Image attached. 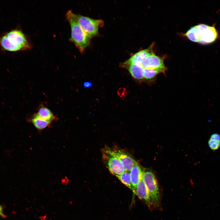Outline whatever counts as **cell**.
<instances>
[{
  "label": "cell",
  "mask_w": 220,
  "mask_h": 220,
  "mask_svg": "<svg viewBox=\"0 0 220 220\" xmlns=\"http://www.w3.org/2000/svg\"><path fill=\"white\" fill-rule=\"evenodd\" d=\"M0 46L3 52H12L31 48L26 36L18 27L3 32L0 35Z\"/></svg>",
  "instance_id": "cell-1"
},
{
  "label": "cell",
  "mask_w": 220,
  "mask_h": 220,
  "mask_svg": "<svg viewBox=\"0 0 220 220\" xmlns=\"http://www.w3.org/2000/svg\"><path fill=\"white\" fill-rule=\"evenodd\" d=\"M65 16L71 28L69 41L72 42L80 52L82 53L90 45L91 38L85 32L76 20L72 10H68Z\"/></svg>",
  "instance_id": "cell-2"
},
{
  "label": "cell",
  "mask_w": 220,
  "mask_h": 220,
  "mask_svg": "<svg viewBox=\"0 0 220 220\" xmlns=\"http://www.w3.org/2000/svg\"><path fill=\"white\" fill-rule=\"evenodd\" d=\"M142 178L153 202L154 208L160 205V198L158 183L152 171L148 170L143 171Z\"/></svg>",
  "instance_id": "cell-3"
},
{
  "label": "cell",
  "mask_w": 220,
  "mask_h": 220,
  "mask_svg": "<svg viewBox=\"0 0 220 220\" xmlns=\"http://www.w3.org/2000/svg\"><path fill=\"white\" fill-rule=\"evenodd\" d=\"M102 159L110 172L116 176L126 171L120 160L113 153L111 149L105 147L102 149Z\"/></svg>",
  "instance_id": "cell-4"
},
{
  "label": "cell",
  "mask_w": 220,
  "mask_h": 220,
  "mask_svg": "<svg viewBox=\"0 0 220 220\" xmlns=\"http://www.w3.org/2000/svg\"><path fill=\"white\" fill-rule=\"evenodd\" d=\"M73 16L83 31L90 38L97 35L99 27L103 24L101 20L94 19L74 13Z\"/></svg>",
  "instance_id": "cell-5"
},
{
  "label": "cell",
  "mask_w": 220,
  "mask_h": 220,
  "mask_svg": "<svg viewBox=\"0 0 220 220\" xmlns=\"http://www.w3.org/2000/svg\"><path fill=\"white\" fill-rule=\"evenodd\" d=\"M198 42L200 44H206L214 42L217 38L218 34L215 28L204 24L196 25Z\"/></svg>",
  "instance_id": "cell-6"
},
{
  "label": "cell",
  "mask_w": 220,
  "mask_h": 220,
  "mask_svg": "<svg viewBox=\"0 0 220 220\" xmlns=\"http://www.w3.org/2000/svg\"><path fill=\"white\" fill-rule=\"evenodd\" d=\"M141 66L144 69L153 68L162 70L166 71L163 59L158 56L154 53L147 57L142 62Z\"/></svg>",
  "instance_id": "cell-7"
},
{
  "label": "cell",
  "mask_w": 220,
  "mask_h": 220,
  "mask_svg": "<svg viewBox=\"0 0 220 220\" xmlns=\"http://www.w3.org/2000/svg\"><path fill=\"white\" fill-rule=\"evenodd\" d=\"M152 46L148 48L141 50L132 55L128 59L123 62L122 66L125 67L131 64L141 65L143 61L148 56L153 53Z\"/></svg>",
  "instance_id": "cell-8"
},
{
  "label": "cell",
  "mask_w": 220,
  "mask_h": 220,
  "mask_svg": "<svg viewBox=\"0 0 220 220\" xmlns=\"http://www.w3.org/2000/svg\"><path fill=\"white\" fill-rule=\"evenodd\" d=\"M113 154L122 162L126 171L130 172L137 162L125 151L117 148H111Z\"/></svg>",
  "instance_id": "cell-9"
},
{
  "label": "cell",
  "mask_w": 220,
  "mask_h": 220,
  "mask_svg": "<svg viewBox=\"0 0 220 220\" xmlns=\"http://www.w3.org/2000/svg\"><path fill=\"white\" fill-rule=\"evenodd\" d=\"M134 193L143 200L150 208H154L153 202L142 178L138 183Z\"/></svg>",
  "instance_id": "cell-10"
},
{
  "label": "cell",
  "mask_w": 220,
  "mask_h": 220,
  "mask_svg": "<svg viewBox=\"0 0 220 220\" xmlns=\"http://www.w3.org/2000/svg\"><path fill=\"white\" fill-rule=\"evenodd\" d=\"M142 169L138 163L134 166L130 172L132 191L134 193L138 183L142 178Z\"/></svg>",
  "instance_id": "cell-11"
},
{
  "label": "cell",
  "mask_w": 220,
  "mask_h": 220,
  "mask_svg": "<svg viewBox=\"0 0 220 220\" xmlns=\"http://www.w3.org/2000/svg\"><path fill=\"white\" fill-rule=\"evenodd\" d=\"M36 113L41 118L49 122H52L56 119V116L54 115L51 111L42 105H40L38 107Z\"/></svg>",
  "instance_id": "cell-12"
},
{
  "label": "cell",
  "mask_w": 220,
  "mask_h": 220,
  "mask_svg": "<svg viewBox=\"0 0 220 220\" xmlns=\"http://www.w3.org/2000/svg\"><path fill=\"white\" fill-rule=\"evenodd\" d=\"M125 68H127L131 76L134 79L139 80L144 79V69L141 65L136 64H131Z\"/></svg>",
  "instance_id": "cell-13"
},
{
  "label": "cell",
  "mask_w": 220,
  "mask_h": 220,
  "mask_svg": "<svg viewBox=\"0 0 220 220\" xmlns=\"http://www.w3.org/2000/svg\"><path fill=\"white\" fill-rule=\"evenodd\" d=\"M37 129L43 130L49 126L51 122L44 120L39 117L36 113L31 116L28 120Z\"/></svg>",
  "instance_id": "cell-14"
},
{
  "label": "cell",
  "mask_w": 220,
  "mask_h": 220,
  "mask_svg": "<svg viewBox=\"0 0 220 220\" xmlns=\"http://www.w3.org/2000/svg\"><path fill=\"white\" fill-rule=\"evenodd\" d=\"M165 71L160 69L145 68L144 70V78L146 80H151L154 78L158 74L163 73Z\"/></svg>",
  "instance_id": "cell-15"
},
{
  "label": "cell",
  "mask_w": 220,
  "mask_h": 220,
  "mask_svg": "<svg viewBox=\"0 0 220 220\" xmlns=\"http://www.w3.org/2000/svg\"><path fill=\"white\" fill-rule=\"evenodd\" d=\"M116 177L123 184L131 190H132L131 180L129 172L126 171L122 174L116 176Z\"/></svg>",
  "instance_id": "cell-16"
},
{
  "label": "cell",
  "mask_w": 220,
  "mask_h": 220,
  "mask_svg": "<svg viewBox=\"0 0 220 220\" xmlns=\"http://www.w3.org/2000/svg\"><path fill=\"white\" fill-rule=\"evenodd\" d=\"M185 35L191 41L198 42V36L196 26L191 28Z\"/></svg>",
  "instance_id": "cell-17"
},
{
  "label": "cell",
  "mask_w": 220,
  "mask_h": 220,
  "mask_svg": "<svg viewBox=\"0 0 220 220\" xmlns=\"http://www.w3.org/2000/svg\"><path fill=\"white\" fill-rule=\"evenodd\" d=\"M208 144L210 148L213 151H215L220 147L219 141L209 139L208 141Z\"/></svg>",
  "instance_id": "cell-18"
},
{
  "label": "cell",
  "mask_w": 220,
  "mask_h": 220,
  "mask_svg": "<svg viewBox=\"0 0 220 220\" xmlns=\"http://www.w3.org/2000/svg\"><path fill=\"white\" fill-rule=\"evenodd\" d=\"M209 139L215 140L220 141V134L218 133L212 134L211 135Z\"/></svg>",
  "instance_id": "cell-19"
},
{
  "label": "cell",
  "mask_w": 220,
  "mask_h": 220,
  "mask_svg": "<svg viewBox=\"0 0 220 220\" xmlns=\"http://www.w3.org/2000/svg\"><path fill=\"white\" fill-rule=\"evenodd\" d=\"M0 217L3 218H5L6 217V215L4 214L3 212V208L2 206L0 204Z\"/></svg>",
  "instance_id": "cell-20"
},
{
  "label": "cell",
  "mask_w": 220,
  "mask_h": 220,
  "mask_svg": "<svg viewBox=\"0 0 220 220\" xmlns=\"http://www.w3.org/2000/svg\"><path fill=\"white\" fill-rule=\"evenodd\" d=\"M125 91L124 88H120L118 90V94L120 96H123L125 95Z\"/></svg>",
  "instance_id": "cell-21"
},
{
  "label": "cell",
  "mask_w": 220,
  "mask_h": 220,
  "mask_svg": "<svg viewBox=\"0 0 220 220\" xmlns=\"http://www.w3.org/2000/svg\"><path fill=\"white\" fill-rule=\"evenodd\" d=\"M92 85V83L90 82H86L83 83V86L85 88H87L91 87Z\"/></svg>",
  "instance_id": "cell-22"
},
{
  "label": "cell",
  "mask_w": 220,
  "mask_h": 220,
  "mask_svg": "<svg viewBox=\"0 0 220 220\" xmlns=\"http://www.w3.org/2000/svg\"><path fill=\"white\" fill-rule=\"evenodd\" d=\"M46 218V215L44 216H41L39 217V219L40 220H45Z\"/></svg>",
  "instance_id": "cell-23"
}]
</instances>
